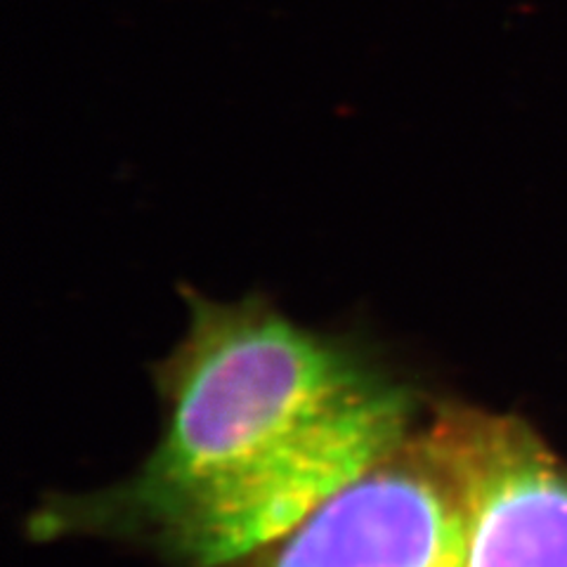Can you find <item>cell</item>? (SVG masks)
I'll use <instances>...</instances> for the list:
<instances>
[{
	"label": "cell",
	"instance_id": "obj_2",
	"mask_svg": "<svg viewBox=\"0 0 567 567\" xmlns=\"http://www.w3.org/2000/svg\"><path fill=\"white\" fill-rule=\"evenodd\" d=\"M227 567H567V471L523 421L440 404L374 468Z\"/></svg>",
	"mask_w": 567,
	"mask_h": 567
},
{
	"label": "cell",
	"instance_id": "obj_1",
	"mask_svg": "<svg viewBox=\"0 0 567 567\" xmlns=\"http://www.w3.org/2000/svg\"><path fill=\"white\" fill-rule=\"evenodd\" d=\"M187 331L156 369L164 431L102 511L189 567L262 551L398 450L414 393L336 336L268 300L185 289Z\"/></svg>",
	"mask_w": 567,
	"mask_h": 567
}]
</instances>
